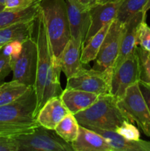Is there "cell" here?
I'll use <instances>...</instances> for the list:
<instances>
[{
  "label": "cell",
  "mask_w": 150,
  "mask_h": 151,
  "mask_svg": "<svg viewBox=\"0 0 150 151\" xmlns=\"http://www.w3.org/2000/svg\"><path fill=\"white\" fill-rule=\"evenodd\" d=\"M37 97L34 86L10 104L0 106V137H15L39 126L35 116Z\"/></svg>",
  "instance_id": "cell-1"
},
{
  "label": "cell",
  "mask_w": 150,
  "mask_h": 151,
  "mask_svg": "<svg viewBox=\"0 0 150 151\" xmlns=\"http://www.w3.org/2000/svg\"><path fill=\"white\" fill-rule=\"evenodd\" d=\"M40 8L45 21L54 60L60 64L61 53L71 38L66 1L41 0Z\"/></svg>",
  "instance_id": "cell-2"
},
{
  "label": "cell",
  "mask_w": 150,
  "mask_h": 151,
  "mask_svg": "<svg viewBox=\"0 0 150 151\" xmlns=\"http://www.w3.org/2000/svg\"><path fill=\"white\" fill-rule=\"evenodd\" d=\"M74 116L79 125L85 128L113 131L127 120L118 106L117 100L110 94L99 95L94 104Z\"/></svg>",
  "instance_id": "cell-3"
},
{
  "label": "cell",
  "mask_w": 150,
  "mask_h": 151,
  "mask_svg": "<svg viewBox=\"0 0 150 151\" xmlns=\"http://www.w3.org/2000/svg\"><path fill=\"white\" fill-rule=\"evenodd\" d=\"M37 22H38V33H37L36 41L38 46V62H37L36 80L34 86L37 97L35 116H37L38 111L41 109V103L44 85L49 70L51 68L53 62H54L56 64L60 65L56 63L54 60L49 38L47 33L45 21L41 11V8H40V13L37 19Z\"/></svg>",
  "instance_id": "cell-4"
},
{
  "label": "cell",
  "mask_w": 150,
  "mask_h": 151,
  "mask_svg": "<svg viewBox=\"0 0 150 151\" xmlns=\"http://www.w3.org/2000/svg\"><path fill=\"white\" fill-rule=\"evenodd\" d=\"M117 104L127 121L136 123L150 138V112L138 83L128 87L124 95L117 100Z\"/></svg>",
  "instance_id": "cell-5"
},
{
  "label": "cell",
  "mask_w": 150,
  "mask_h": 151,
  "mask_svg": "<svg viewBox=\"0 0 150 151\" xmlns=\"http://www.w3.org/2000/svg\"><path fill=\"white\" fill-rule=\"evenodd\" d=\"M53 131L39 125L29 134L13 138L17 144L18 151H74L71 143Z\"/></svg>",
  "instance_id": "cell-6"
},
{
  "label": "cell",
  "mask_w": 150,
  "mask_h": 151,
  "mask_svg": "<svg viewBox=\"0 0 150 151\" xmlns=\"http://www.w3.org/2000/svg\"><path fill=\"white\" fill-rule=\"evenodd\" d=\"M38 46L36 40L29 38L23 42L20 55L11 61L13 80L27 86H34L36 80Z\"/></svg>",
  "instance_id": "cell-7"
},
{
  "label": "cell",
  "mask_w": 150,
  "mask_h": 151,
  "mask_svg": "<svg viewBox=\"0 0 150 151\" xmlns=\"http://www.w3.org/2000/svg\"><path fill=\"white\" fill-rule=\"evenodd\" d=\"M123 30L124 24L115 19L110 24L92 69L108 72L113 75V67L120 49Z\"/></svg>",
  "instance_id": "cell-8"
},
{
  "label": "cell",
  "mask_w": 150,
  "mask_h": 151,
  "mask_svg": "<svg viewBox=\"0 0 150 151\" xmlns=\"http://www.w3.org/2000/svg\"><path fill=\"white\" fill-rule=\"evenodd\" d=\"M140 81L139 59L136 50L128 55L113 71L110 94L117 100L125 94L128 87Z\"/></svg>",
  "instance_id": "cell-9"
},
{
  "label": "cell",
  "mask_w": 150,
  "mask_h": 151,
  "mask_svg": "<svg viewBox=\"0 0 150 151\" xmlns=\"http://www.w3.org/2000/svg\"><path fill=\"white\" fill-rule=\"evenodd\" d=\"M112 74L94 69H83L67 79L66 88L82 90L98 95L110 94Z\"/></svg>",
  "instance_id": "cell-10"
},
{
  "label": "cell",
  "mask_w": 150,
  "mask_h": 151,
  "mask_svg": "<svg viewBox=\"0 0 150 151\" xmlns=\"http://www.w3.org/2000/svg\"><path fill=\"white\" fill-rule=\"evenodd\" d=\"M71 38L82 47L90 25V7L76 0H65Z\"/></svg>",
  "instance_id": "cell-11"
},
{
  "label": "cell",
  "mask_w": 150,
  "mask_h": 151,
  "mask_svg": "<svg viewBox=\"0 0 150 151\" xmlns=\"http://www.w3.org/2000/svg\"><path fill=\"white\" fill-rule=\"evenodd\" d=\"M122 1L123 0L105 3L98 2L90 7V25L82 47L104 25L111 23L116 19Z\"/></svg>",
  "instance_id": "cell-12"
},
{
  "label": "cell",
  "mask_w": 150,
  "mask_h": 151,
  "mask_svg": "<svg viewBox=\"0 0 150 151\" xmlns=\"http://www.w3.org/2000/svg\"><path fill=\"white\" fill-rule=\"evenodd\" d=\"M146 13L144 11L134 15L124 24V30L121 41L120 49L115 63L113 71L121 63L128 55L135 51L138 47V29L140 24L146 20Z\"/></svg>",
  "instance_id": "cell-13"
},
{
  "label": "cell",
  "mask_w": 150,
  "mask_h": 151,
  "mask_svg": "<svg viewBox=\"0 0 150 151\" xmlns=\"http://www.w3.org/2000/svg\"><path fill=\"white\" fill-rule=\"evenodd\" d=\"M70 111L60 97H54L47 100L41 108L36 116L38 125L54 131L59 122Z\"/></svg>",
  "instance_id": "cell-14"
},
{
  "label": "cell",
  "mask_w": 150,
  "mask_h": 151,
  "mask_svg": "<svg viewBox=\"0 0 150 151\" xmlns=\"http://www.w3.org/2000/svg\"><path fill=\"white\" fill-rule=\"evenodd\" d=\"M71 144L74 151H114L102 136L80 125L77 138Z\"/></svg>",
  "instance_id": "cell-15"
},
{
  "label": "cell",
  "mask_w": 150,
  "mask_h": 151,
  "mask_svg": "<svg viewBox=\"0 0 150 151\" xmlns=\"http://www.w3.org/2000/svg\"><path fill=\"white\" fill-rule=\"evenodd\" d=\"M82 47L70 38L60 55V66L66 78H70L84 69L81 62Z\"/></svg>",
  "instance_id": "cell-16"
},
{
  "label": "cell",
  "mask_w": 150,
  "mask_h": 151,
  "mask_svg": "<svg viewBox=\"0 0 150 151\" xmlns=\"http://www.w3.org/2000/svg\"><path fill=\"white\" fill-rule=\"evenodd\" d=\"M98 97V94L94 93L68 88L63 90L60 95L64 104L73 114L89 108L96 101Z\"/></svg>",
  "instance_id": "cell-17"
},
{
  "label": "cell",
  "mask_w": 150,
  "mask_h": 151,
  "mask_svg": "<svg viewBox=\"0 0 150 151\" xmlns=\"http://www.w3.org/2000/svg\"><path fill=\"white\" fill-rule=\"evenodd\" d=\"M91 130L102 136L114 151H150V141H132L126 139L116 131L98 128Z\"/></svg>",
  "instance_id": "cell-18"
},
{
  "label": "cell",
  "mask_w": 150,
  "mask_h": 151,
  "mask_svg": "<svg viewBox=\"0 0 150 151\" xmlns=\"http://www.w3.org/2000/svg\"><path fill=\"white\" fill-rule=\"evenodd\" d=\"M37 19L18 22L0 29V46H4L13 41L23 43L28 38H32Z\"/></svg>",
  "instance_id": "cell-19"
},
{
  "label": "cell",
  "mask_w": 150,
  "mask_h": 151,
  "mask_svg": "<svg viewBox=\"0 0 150 151\" xmlns=\"http://www.w3.org/2000/svg\"><path fill=\"white\" fill-rule=\"evenodd\" d=\"M40 13V1L22 9L5 10L0 12V29L21 22L37 19Z\"/></svg>",
  "instance_id": "cell-20"
},
{
  "label": "cell",
  "mask_w": 150,
  "mask_h": 151,
  "mask_svg": "<svg viewBox=\"0 0 150 151\" xmlns=\"http://www.w3.org/2000/svg\"><path fill=\"white\" fill-rule=\"evenodd\" d=\"M110 24L111 23L104 25L84 44L81 51V62L82 64H88L90 62L95 60L96 58L97 55L108 32Z\"/></svg>",
  "instance_id": "cell-21"
},
{
  "label": "cell",
  "mask_w": 150,
  "mask_h": 151,
  "mask_svg": "<svg viewBox=\"0 0 150 151\" xmlns=\"http://www.w3.org/2000/svg\"><path fill=\"white\" fill-rule=\"evenodd\" d=\"M61 71V66L55 64L53 62L46 79L41 108L48 100L54 97H60L63 91L60 83V75Z\"/></svg>",
  "instance_id": "cell-22"
},
{
  "label": "cell",
  "mask_w": 150,
  "mask_h": 151,
  "mask_svg": "<svg viewBox=\"0 0 150 151\" xmlns=\"http://www.w3.org/2000/svg\"><path fill=\"white\" fill-rule=\"evenodd\" d=\"M30 86L17 81L0 84V106L10 104L21 97Z\"/></svg>",
  "instance_id": "cell-23"
},
{
  "label": "cell",
  "mask_w": 150,
  "mask_h": 151,
  "mask_svg": "<svg viewBox=\"0 0 150 151\" xmlns=\"http://www.w3.org/2000/svg\"><path fill=\"white\" fill-rule=\"evenodd\" d=\"M79 124L74 114H68L54 129L56 134L67 142L71 143L76 139L79 134Z\"/></svg>",
  "instance_id": "cell-24"
},
{
  "label": "cell",
  "mask_w": 150,
  "mask_h": 151,
  "mask_svg": "<svg viewBox=\"0 0 150 151\" xmlns=\"http://www.w3.org/2000/svg\"><path fill=\"white\" fill-rule=\"evenodd\" d=\"M147 1L148 0H123L118 10L116 19L124 24L134 15L143 11Z\"/></svg>",
  "instance_id": "cell-25"
},
{
  "label": "cell",
  "mask_w": 150,
  "mask_h": 151,
  "mask_svg": "<svg viewBox=\"0 0 150 151\" xmlns=\"http://www.w3.org/2000/svg\"><path fill=\"white\" fill-rule=\"evenodd\" d=\"M136 52L139 59L140 81L150 85V52L139 46L136 47Z\"/></svg>",
  "instance_id": "cell-26"
},
{
  "label": "cell",
  "mask_w": 150,
  "mask_h": 151,
  "mask_svg": "<svg viewBox=\"0 0 150 151\" xmlns=\"http://www.w3.org/2000/svg\"><path fill=\"white\" fill-rule=\"evenodd\" d=\"M116 132L127 140L138 141L141 137L140 131L138 128H136L132 122L127 120H125L116 130Z\"/></svg>",
  "instance_id": "cell-27"
},
{
  "label": "cell",
  "mask_w": 150,
  "mask_h": 151,
  "mask_svg": "<svg viewBox=\"0 0 150 151\" xmlns=\"http://www.w3.org/2000/svg\"><path fill=\"white\" fill-rule=\"evenodd\" d=\"M138 45L143 50L150 52V27L143 21L138 29Z\"/></svg>",
  "instance_id": "cell-28"
},
{
  "label": "cell",
  "mask_w": 150,
  "mask_h": 151,
  "mask_svg": "<svg viewBox=\"0 0 150 151\" xmlns=\"http://www.w3.org/2000/svg\"><path fill=\"white\" fill-rule=\"evenodd\" d=\"M22 48H23V43L19 41H13L3 46L1 51L5 55L10 57L11 61H13L20 55Z\"/></svg>",
  "instance_id": "cell-29"
},
{
  "label": "cell",
  "mask_w": 150,
  "mask_h": 151,
  "mask_svg": "<svg viewBox=\"0 0 150 151\" xmlns=\"http://www.w3.org/2000/svg\"><path fill=\"white\" fill-rule=\"evenodd\" d=\"M11 71L12 66L10 57L5 55L2 52L1 48L0 49V84Z\"/></svg>",
  "instance_id": "cell-30"
},
{
  "label": "cell",
  "mask_w": 150,
  "mask_h": 151,
  "mask_svg": "<svg viewBox=\"0 0 150 151\" xmlns=\"http://www.w3.org/2000/svg\"><path fill=\"white\" fill-rule=\"evenodd\" d=\"M41 0H6L4 4V9L14 10V9L25 8Z\"/></svg>",
  "instance_id": "cell-31"
},
{
  "label": "cell",
  "mask_w": 150,
  "mask_h": 151,
  "mask_svg": "<svg viewBox=\"0 0 150 151\" xmlns=\"http://www.w3.org/2000/svg\"><path fill=\"white\" fill-rule=\"evenodd\" d=\"M0 151H18V146L14 139L0 137Z\"/></svg>",
  "instance_id": "cell-32"
},
{
  "label": "cell",
  "mask_w": 150,
  "mask_h": 151,
  "mask_svg": "<svg viewBox=\"0 0 150 151\" xmlns=\"http://www.w3.org/2000/svg\"><path fill=\"white\" fill-rule=\"evenodd\" d=\"M138 84H139L140 89H141V93H142L143 96H144V99L146 102V104L148 106L149 110L150 112V85L141 81H139Z\"/></svg>",
  "instance_id": "cell-33"
},
{
  "label": "cell",
  "mask_w": 150,
  "mask_h": 151,
  "mask_svg": "<svg viewBox=\"0 0 150 151\" xmlns=\"http://www.w3.org/2000/svg\"><path fill=\"white\" fill-rule=\"evenodd\" d=\"M76 1L82 3V4H84V5L87 6V7H92L94 4L98 3V0H76Z\"/></svg>",
  "instance_id": "cell-34"
},
{
  "label": "cell",
  "mask_w": 150,
  "mask_h": 151,
  "mask_svg": "<svg viewBox=\"0 0 150 151\" xmlns=\"http://www.w3.org/2000/svg\"><path fill=\"white\" fill-rule=\"evenodd\" d=\"M149 10H150V0H148L146 2V4L145 6H144V9H143V11H144V13H146L147 11Z\"/></svg>",
  "instance_id": "cell-35"
},
{
  "label": "cell",
  "mask_w": 150,
  "mask_h": 151,
  "mask_svg": "<svg viewBox=\"0 0 150 151\" xmlns=\"http://www.w3.org/2000/svg\"><path fill=\"white\" fill-rule=\"evenodd\" d=\"M4 9V5L3 4H0V12Z\"/></svg>",
  "instance_id": "cell-36"
},
{
  "label": "cell",
  "mask_w": 150,
  "mask_h": 151,
  "mask_svg": "<svg viewBox=\"0 0 150 151\" xmlns=\"http://www.w3.org/2000/svg\"><path fill=\"white\" fill-rule=\"evenodd\" d=\"M6 0H0V4H4V2H5Z\"/></svg>",
  "instance_id": "cell-37"
},
{
  "label": "cell",
  "mask_w": 150,
  "mask_h": 151,
  "mask_svg": "<svg viewBox=\"0 0 150 151\" xmlns=\"http://www.w3.org/2000/svg\"><path fill=\"white\" fill-rule=\"evenodd\" d=\"M2 47H3V46H0V49H1V48H2Z\"/></svg>",
  "instance_id": "cell-38"
}]
</instances>
